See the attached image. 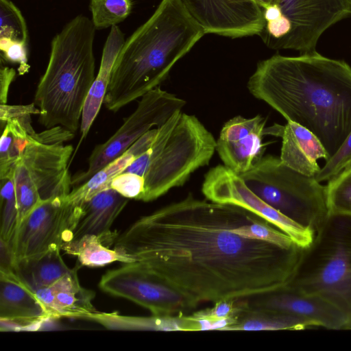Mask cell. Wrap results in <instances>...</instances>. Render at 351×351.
<instances>
[{"label":"cell","instance_id":"8","mask_svg":"<svg viewBox=\"0 0 351 351\" xmlns=\"http://www.w3.org/2000/svg\"><path fill=\"white\" fill-rule=\"evenodd\" d=\"M240 177L269 206L314 232L328 215L326 186L288 167L280 158L263 156Z\"/></svg>","mask_w":351,"mask_h":351},{"label":"cell","instance_id":"21","mask_svg":"<svg viewBox=\"0 0 351 351\" xmlns=\"http://www.w3.org/2000/svg\"><path fill=\"white\" fill-rule=\"evenodd\" d=\"M125 40L124 34L117 25L110 27L103 48L99 72L83 108L79 145L87 136L104 103L114 62Z\"/></svg>","mask_w":351,"mask_h":351},{"label":"cell","instance_id":"9","mask_svg":"<svg viewBox=\"0 0 351 351\" xmlns=\"http://www.w3.org/2000/svg\"><path fill=\"white\" fill-rule=\"evenodd\" d=\"M186 101L160 86L141 97L134 111L104 143L97 145L88 159L87 169L71 176L73 189L88 180L99 170L122 155L154 127L165 123Z\"/></svg>","mask_w":351,"mask_h":351},{"label":"cell","instance_id":"5","mask_svg":"<svg viewBox=\"0 0 351 351\" xmlns=\"http://www.w3.org/2000/svg\"><path fill=\"white\" fill-rule=\"evenodd\" d=\"M216 151V140L194 115L176 112L156 127L148 148L126 169L142 176L139 200L153 201L182 186L197 169L207 165Z\"/></svg>","mask_w":351,"mask_h":351},{"label":"cell","instance_id":"18","mask_svg":"<svg viewBox=\"0 0 351 351\" xmlns=\"http://www.w3.org/2000/svg\"><path fill=\"white\" fill-rule=\"evenodd\" d=\"M50 319L35 292L14 271L0 272L1 325L29 327Z\"/></svg>","mask_w":351,"mask_h":351},{"label":"cell","instance_id":"1","mask_svg":"<svg viewBox=\"0 0 351 351\" xmlns=\"http://www.w3.org/2000/svg\"><path fill=\"white\" fill-rule=\"evenodd\" d=\"M261 217L240 206L184 199L143 216L114 241L125 263L138 262L197 305L256 296L287 284L302 247L233 232Z\"/></svg>","mask_w":351,"mask_h":351},{"label":"cell","instance_id":"14","mask_svg":"<svg viewBox=\"0 0 351 351\" xmlns=\"http://www.w3.org/2000/svg\"><path fill=\"white\" fill-rule=\"evenodd\" d=\"M250 308L291 317L306 328L351 329L345 314L326 299L299 290L289 283L273 291L245 298Z\"/></svg>","mask_w":351,"mask_h":351},{"label":"cell","instance_id":"7","mask_svg":"<svg viewBox=\"0 0 351 351\" xmlns=\"http://www.w3.org/2000/svg\"><path fill=\"white\" fill-rule=\"evenodd\" d=\"M73 137V132L60 125L32 134L14 166L17 229L43 201L66 196L71 192V176L67 165L73 147L64 143Z\"/></svg>","mask_w":351,"mask_h":351},{"label":"cell","instance_id":"16","mask_svg":"<svg viewBox=\"0 0 351 351\" xmlns=\"http://www.w3.org/2000/svg\"><path fill=\"white\" fill-rule=\"evenodd\" d=\"M267 118L234 117L222 127L216 141V151L223 165L239 176L249 171L263 156Z\"/></svg>","mask_w":351,"mask_h":351},{"label":"cell","instance_id":"37","mask_svg":"<svg viewBox=\"0 0 351 351\" xmlns=\"http://www.w3.org/2000/svg\"><path fill=\"white\" fill-rule=\"evenodd\" d=\"M262 9L271 5H278V0H254Z\"/></svg>","mask_w":351,"mask_h":351},{"label":"cell","instance_id":"27","mask_svg":"<svg viewBox=\"0 0 351 351\" xmlns=\"http://www.w3.org/2000/svg\"><path fill=\"white\" fill-rule=\"evenodd\" d=\"M14 169L1 180L0 240L11 245L18 224V207L14 180Z\"/></svg>","mask_w":351,"mask_h":351},{"label":"cell","instance_id":"15","mask_svg":"<svg viewBox=\"0 0 351 351\" xmlns=\"http://www.w3.org/2000/svg\"><path fill=\"white\" fill-rule=\"evenodd\" d=\"M206 34L232 38L259 35L265 21L254 0H181Z\"/></svg>","mask_w":351,"mask_h":351},{"label":"cell","instance_id":"19","mask_svg":"<svg viewBox=\"0 0 351 351\" xmlns=\"http://www.w3.org/2000/svg\"><path fill=\"white\" fill-rule=\"evenodd\" d=\"M128 202V198L111 188L97 193L82 204V212L72 240L94 234L109 247L118 237L116 232L110 231L111 226Z\"/></svg>","mask_w":351,"mask_h":351},{"label":"cell","instance_id":"4","mask_svg":"<svg viewBox=\"0 0 351 351\" xmlns=\"http://www.w3.org/2000/svg\"><path fill=\"white\" fill-rule=\"evenodd\" d=\"M95 27L84 15H77L53 38L46 70L34 95L39 122L75 133L80 127L83 108L95 78Z\"/></svg>","mask_w":351,"mask_h":351},{"label":"cell","instance_id":"6","mask_svg":"<svg viewBox=\"0 0 351 351\" xmlns=\"http://www.w3.org/2000/svg\"><path fill=\"white\" fill-rule=\"evenodd\" d=\"M288 283L326 299L351 325V217L328 214L311 243L302 249Z\"/></svg>","mask_w":351,"mask_h":351},{"label":"cell","instance_id":"13","mask_svg":"<svg viewBox=\"0 0 351 351\" xmlns=\"http://www.w3.org/2000/svg\"><path fill=\"white\" fill-rule=\"evenodd\" d=\"M290 32L282 49L315 51L321 36L351 16V0H278Z\"/></svg>","mask_w":351,"mask_h":351},{"label":"cell","instance_id":"31","mask_svg":"<svg viewBox=\"0 0 351 351\" xmlns=\"http://www.w3.org/2000/svg\"><path fill=\"white\" fill-rule=\"evenodd\" d=\"M351 165V132L337 152L326 161L313 176L318 182L328 181L343 169Z\"/></svg>","mask_w":351,"mask_h":351},{"label":"cell","instance_id":"29","mask_svg":"<svg viewBox=\"0 0 351 351\" xmlns=\"http://www.w3.org/2000/svg\"><path fill=\"white\" fill-rule=\"evenodd\" d=\"M132 0H90L91 21L96 29L112 27L132 12Z\"/></svg>","mask_w":351,"mask_h":351},{"label":"cell","instance_id":"3","mask_svg":"<svg viewBox=\"0 0 351 351\" xmlns=\"http://www.w3.org/2000/svg\"><path fill=\"white\" fill-rule=\"evenodd\" d=\"M205 34L181 0H161L151 16L125 40L104 97L106 108L117 112L159 86Z\"/></svg>","mask_w":351,"mask_h":351},{"label":"cell","instance_id":"2","mask_svg":"<svg viewBox=\"0 0 351 351\" xmlns=\"http://www.w3.org/2000/svg\"><path fill=\"white\" fill-rule=\"evenodd\" d=\"M247 87L287 121L313 133L328 159L351 132V66L343 60L316 51L276 54L258 63Z\"/></svg>","mask_w":351,"mask_h":351},{"label":"cell","instance_id":"10","mask_svg":"<svg viewBox=\"0 0 351 351\" xmlns=\"http://www.w3.org/2000/svg\"><path fill=\"white\" fill-rule=\"evenodd\" d=\"M67 195L43 201L23 221L11 245L14 263L49 250H62L73 239L82 206L69 202Z\"/></svg>","mask_w":351,"mask_h":351},{"label":"cell","instance_id":"36","mask_svg":"<svg viewBox=\"0 0 351 351\" xmlns=\"http://www.w3.org/2000/svg\"><path fill=\"white\" fill-rule=\"evenodd\" d=\"M16 76V71L13 68L1 65L0 69V102L7 104L8 92L10 85Z\"/></svg>","mask_w":351,"mask_h":351},{"label":"cell","instance_id":"34","mask_svg":"<svg viewBox=\"0 0 351 351\" xmlns=\"http://www.w3.org/2000/svg\"><path fill=\"white\" fill-rule=\"evenodd\" d=\"M0 49L5 60L19 64L20 75L28 71L29 66L27 63V44L8 38H0Z\"/></svg>","mask_w":351,"mask_h":351},{"label":"cell","instance_id":"33","mask_svg":"<svg viewBox=\"0 0 351 351\" xmlns=\"http://www.w3.org/2000/svg\"><path fill=\"white\" fill-rule=\"evenodd\" d=\"M144 185L142 176L124 171L113 179L110 188L128 199L139 200L144 191Z\"/></svg>","mask_w":351,"mask_h":351},{"label":"cell","instance_id":"25","mask_svg":"<svg viewBox=\"0 0 351 351\" xmlns=\"http://www.w3.org/2000/svg\"><path fill=\"white\" fill-rule=\"evenodd\" d=\"M34 132L18 119H10L5 123L0 140V179L14 169Z\"/></svg>","mask_w":351,"mask_h":351},{"label":"cell","instance_id":"30","mask_svg":"<svg viewBox=\"0 0 351 351\" xmlns=\"http://www.w3.org/2000/svg\"><path fill=\"white\" fill-rule=\"evenodd\" d=\"M26 21L15 4L10 0H0V38L28 44Z\"/></svg>","mask_w":351,"mask_h":351},{"label":"cell","instance_id":"20","mask_svg":"<svg viewBox=\"0 0 351 351\" xmlns=\"http://www.w3.org/2000/svg\"><path fill=\"white\" fill-rule=\"evenodd\" d=\"M280 158L283 163L303 174L314 176L320 169L317 160L328 158L317 137L310 130L293 122L282 126Z\"/></svg>","mask_w":351,"mask_h":351},{"label":"cell","instance_id":"11","mask_svg":"<svg viewBox=\"0 0 351 351\" xmlns=\"http://www.w3.org/2000/svg\"><path fill=\"white\" fill-rule=\"evenodd\" d=\"M99 287L105 293L148 309L154 316L180 315L197 306L186 295L138 262L108 271Z\"/></svg>","mask_w":351,"mask_h":351},{"label":"cell","instance_id":"12","mask_svg":"<svg viewBox=\"0 0 351 351\" xmlns=\"http://www.w3.org/2000/svg\"><path fill=\"white\" fill-rule=\"evenodd\" d=\"M202 191L209 201L245 208L268 221L300 247L308 246L315 232L289 219L256 195L243 179L225 165L211 168L205 175Z\"/></svg>","mask_w":351,"mask_h":351},{"label":"cell","instance_id":"22","mask_svg":"<svg viewBox=\"0 0 351 351\" xmlns=\"http://www.w3.org/2000/svg\"><path fill=\"white\" fill-rule=\"evenodd\" d=\"M156 131V128H152L147 132L122 155L99 170L86 182L73 188L67 195L69 202L74 205L82 206L97 193L110 189L113 179L124 172L148 148Z\"/></svg>","mask_w":351,"mask_h":351},{"label":"cell","instance_id":"28","mask_svg":"<svg viewBox=\"0 0 351 351\" xmlns=\"http://www.w3.org/2000/svg\"><path fill=\"white\" fill-rule=\"evenodd\" d=\"M326 191L328 214L351 217V165L330 179Z\"/></svg>","mask_w":351,"mask_h":351},{"label":"cell","instance_id":"32","mask_svg":"<svg viewBox=\"0 0 351 351\" xmlns=\"http://www.w3.org/2000/svg\"><path fill=\"white\" fill-rule=\"evenodd\" d=\"M246 306L247 302L245 298L224 300L215 302L211 308L199 310L192 315L195 317L211 320L239 317Z\"/></svg>","mask_w":351,"mask_h":351},{"label":"cell","instance_id":"23","mask_svg":"<svg viewBox=\"0 0 351 351\" xmlns=\"http://www.w3.org/2000/svg\"><path fill=\"white\" fill-rule=\"evenodd\" d=\"M14 269L17 276L34 291L53 285L72 269L66 265L58 249L19 260L15 262Z\"/></svg>","mask_w":351,"mask_h":351},{"label":"cell","instance_id":"24","mask_svg":"<svg viewBox=\"0 0 351 351\" xmlns=\"http://www.w3.org/2000/svg\"><path fill=\"white\" fill-rule=\"evenodd\" d=\"M66 253L77 256L82 266L101 267L115 261L125 263V259L111 250L99 237L86 234L72 240L62 247Z\"/></svg>","mask_w":351,"mask_h":351},{"label":"cell","instance_id":"17","mask_svg":"<svg viewBox=\"0 0 351 351\" xmlns=\"http://www.w3.org/2000/svg\"><path fill=\"white\" fill-rule=\"evenodd\" d=\"M76 265L53 285L35 291L51 319L66 317L92 318L98 313L92 301L95 293L82 287L77 277Z\"/></svg>","mask_w":351,"mask_h":351},{"label":"cell","instance_id":"26","mask_svg":"<svg viewBox=\"0 0 351 351\" xmlns=\"http://www.w3.org/2000/svg\"><path fill=\"white\" fill-rule=\"evenodd\" d=\"M304 328L306 327L302 323L291 317L250 308L247 303V306L239 315L237 322L228 330H304Z\"/></svg>","mask_w":351,"mask_h":351},{"label":"cell","instance_id":"35","mask_svg":"<svg viewBox=\"0 0 351 351\" xmlns=\"http://www.w3.org/2000/svg\"><path fill=\"white\" fill-rule=\"evenodd\" d=\"M39 114L40 110L34 102L28 105L11 106L8 104L0 105V119L1 125L6 123L8 120L15 119H18L29 130H34L31 123V114Z\"/></svg>","mask_w":351,"mask_h":351}]
</instances>
